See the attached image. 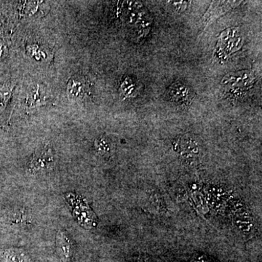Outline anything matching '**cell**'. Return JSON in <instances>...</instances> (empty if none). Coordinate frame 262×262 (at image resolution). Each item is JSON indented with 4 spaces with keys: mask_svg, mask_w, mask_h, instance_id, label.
I'll use <instances>...</instances> for the list:
<instances>
[{
    "mask_svg": "<svg viewBox=\"0 0 262 262\" xmlns=\"http://www.w3.org/2000/svg\"><path fill=\"white\" fill-rule=\"evenodd\" d=\"M168 95L171 101L181 104L189 103L192 98L190 89L187 86L181 83H176L170 86Z\"/></svg>",
    "mask_w": 262,
    "mask_h": 262,
    "instance_id": "obj_6",
    "label": "cell"
},
{
    "mask_svg": "<svg viewBox=\"0 0 262 262\" xmlns=\"http://www.w3.org/2000/svg\"><path fill=\"white\" fill-rule=\"evenodd\" d=\"M96 149L101 154H108L111 151V144L106 138H99L95 143Z\"/></svg>",
    "mask_w": 262,
    "mask_h": 262,
    "instance_id": "obj_9",
    "label": "cell"
},
{
    "mask_svg": "<svg viewBox=\"0 0 262 262\" xmlns=\"http://www.w3.org/2000/svg\"><path fill=\"white\" fill-rule=\"evenodd\" d=\"M8 55V49L4 43L0 42V61Z\"/></svg>",
    "mask_w": 262,
    "mask_h": 262,
    "instance_id": "obj_14",
    "label": "cell"
},
{
    "mask_svg": "<svg viewBox=\"0 0 262 262\" xmlns=\"http://www.w3.org/2000/svg\"><path fill=\"white\" fill-rule=\"evenodd\" d=\"M5 257L9 262H25L24 254L18 252V251H7V253H5Z\"/></svg>",
    "mask_w": 262,
    "mask_h": 262,
    "instance_id": "obj_11",
    "label": "cell"
},
{
    "mask_svg": "<svg viewBox=\"0 0 262 262\" xmlns=\"http://www.w3.org/2000/svg\"><path fill=\"white\" fill-rule=\"evenodd\" d=\"M179 149L183 156L194 158L200 152V145L194 138L189 136H184L179 141Z\"/></svg>",
    "mask_w": 262,
    "mask_h": 262,
    "instance_id": "obj_7",
    "label": "cell"
},
{
    "mask_svg": "<svg viewBox=\"0 0 262 262\" xmlns=\"http://www.w3.org/2000/svg\"><path fill=\"white\" fill-rule=\"evenodd\" d=\"M241 3V2H213L209 9L206 12V15L202 19L203 27H206L208 24L211 23L215 18H219L225 13H227L232 8H235Z\"/></svg>",
    "mask_w": 262,
    "mask_h": 262,
    "instance_id": "obj_4",
    "label": "cell"
},
{
    "mask_svg": "<svg viewBox=\"0 0 262 262\" xmlns=\"http://www.w3.org/2000/svg\"><path fill=\"white\" fill-rule=\"evenodd\" d=\"M54 155L51 149H44L34 155L29 162L28 168L32 173H39L47 171L54 166Z\"/></svg>",
    "mask_w": 262,
    "mask_h": 262,
    "instance_id": "obj_3",
    "label": "cell"
},
{
    "mask_svg": "<svg viewBox=\"0 0 262 262\" xmlns=\"http://www.w3.org/2000/svg\"><path fill=\"white\" fill-rule=\"evenodd\" d=\"M254 74L250 71H241L229 74L224 77L222 85L224 90L231 94L244 92L252 87L255 82Z\"/></svg>",
    "mask_w": 262,
    "mask_h": 262,
    "instance_id": "obj_1",
    "label": "cell"
},
{
    "mask_svg": "<svg viewBox=\"0 0 262 262\" xmlns=\"http://www.w3.org/2000/svg\"><path fill=\"white\" fill-rule=\"evenodd\" d=\"M10 90L8 86H3L0 88V108L5 106L10 96Z\"/></svg>",
    "mask_w": 262,
    "mask_h": 262,
    "instance_id": "obj_12",
    "label": "cell"
},
{
    "mask_svg": "<svg viewBox=\"0 0 262 262\" xmlns=\"http://www.w3.org/2000/svg\"><path fill=\"white\" fill-rule=\"evenodd\" d=\"M241 43L242 37L239 35L237 29H229L226 32H223L217 46V48H219V50H217L219 56L225 57L238 51L243 45Z\"/></svg>",
    "mask_w": 262,
    "mask_h": 262,
    "instance_id": "obj_2",
    "label": "cell"
},
{
    "mask_svg": "<svg viewBox=\"0 0 262 262\" xmlns=\"http://www.w3.org/2000/svg\"><path fill=\"white\" fill-rule=\"evenodd\" d=\"M44 93L42 90L40 89L39 86H37V89L32 90L27 98V103L29 106H36L42 104L45 102Z\"/></svg>",
    "mask_w": 262,
    "mask_h": 262,
    "instance_id": "obj_8",
    "label": "cell"
},
{
    "mask_svg": "<svg viewBox=\"0 0 262 262\" xmlns=\"http://www.w3.org/2000/svg\"><path fill=\"white\" fill-rule=\"evenodd\" d=\"M234 225L237 229L244 233H249L254 227L251 221L246 220V219H239V220H236L234 222Z\"/></svg>",
    "mask_w": 262,
    "mask_h": 262,
    "instance_id": "obj_10",
    "label": "cell"
},
{
    "mask_svg": "<svg viewBox=\"0 0 262 262\" xmlns=\"http://www.w3.org/2000/svg\"><path fill=\"white\" fill-rule=\"evenodd\" d=\"M90 85L89 81L84 77L76 75L69 81L67 93L70 97L76 100L84 99L89 96Z\"/></svg>",
    "mask_w": 262,
    "mask_h": 262,
    "instance_id": "obj_5",
    "label": "cell"
},
{
    "mask_svg": "<svg viewBox=\"0 0 262 262\" xmlns=\"http://www.w3.org/2000/svg\"><path fill=\"white\" fill-rule=\"evenodd\" d=\"M190 262H220L214 257L207 254L194 255Z\"/></svg>",
    "mask_w": 262,
    "mask_h": 262,
    "instance_id": "obj_13",
    "label": "cell"
}]
</instances>
